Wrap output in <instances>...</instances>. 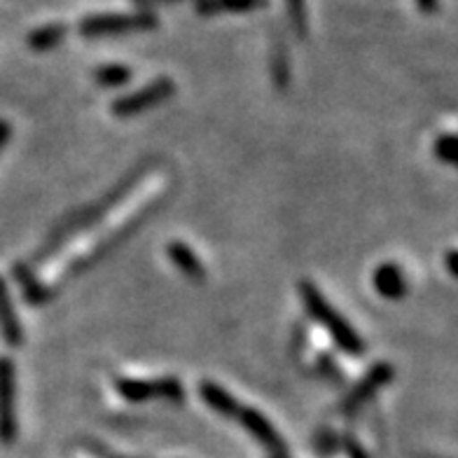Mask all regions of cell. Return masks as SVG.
Masks as SVG:
<instances>
[{
  "label": "cell",
  "instance_id": "44dd1931",
  "mask_svg": "<svg viewBox=\"0 0 458 458\" xmlns=\"http://www.w3.org/2000/svg\"><path fill=\"white\" fill-rule=\"evenodd\" d=\"M320 368L326 369V372H323V374H327V377H330L332 381H342V372H339L337 362L332 360L330 356L320 358Z\"/></svg>",
  "mask_w": 458,
  "mask_h": 458
},
{
  "label": "cell",
  "instance_id": "277c9868",
  "mask_svg": "<svg viewBox=\"0 0 458 458\" xmlns=\"http://www.w3.org/2000/svg\"><path fill=\"white\" fill-rule=\"evenodd\" d=\"M174 94L175 82L171 78L150 80V82L140 87V89L129 91L124 97L114 98L110 110H113L114 117L129 120V117H139V114L148 113V110L157 108V106L166 103L169 98H174Z\"/></svg>",
  "mask_w": 458,
  "mask_h": 458
},
{
  "label": "cell",
  "instance_id": "9c48e42d",
  "mask_svg": "<svg viewBox=\"0 0 458 458\" xmlns=\"http://www.w3.org/2000/svg\"><path fill=\"white\" fill-rule=\"evenodd\" d=\"M0 335H3V342L13 349L21 346L24 342V327H21L13 295H10V288L3 276H0Z\"/></svg>",
  "mask_w": 458,
  "mask_h": 458
},
{
  "label": "cell",
  "instance_id": "d6986e66",
  "mask_svg": "<svg viewBox=\"0 0 458 458\" xmlns=\"http://www.w3.org/2000/svg\"><path fill=\"white\" fill-rule=\"evenodd\" d=\"M435 157L440 159L445 164H456V136L454 133H442L440 139L435 140Z\"/></svg>",
  "mask_w": 458,
  "mask_h": 458
},
{
  "label": "cell",
  "instance_id": "d4e9b609",
  "mask_svg": "<svg viewBox=\"0 0 458 458\" xmlns=\"http://www.w3.org/2000/svg\"><path fill=\"white\" fill-rule=\"evenodd\" d=\"M278 458H281V456H278Z\"/></svg>",
  "mask_w": 458,
  "mask_h": 458
},
{
  "label": "cell",
  "instance_id": "4fadbf2b",
  "mask_svg": "<svg viewBox=\"0 0 458 458\" xmlns=\"http://www.w3.org/2000/svg\"><path fill=\"white\" fill-rule=\"evenodd\" d=\"M166 255H169V259L174 262L175 269L185 274L190 281H194V284H204L206 267L201 265L199 255L194 253L187 243L171 242L169 246H166Z\"/></svg>",
  "mask_w": 458,
  "mask_h": 458
},
{
  "label": "cell",
  "instance_id": "7c38bea8",
  "mask_svg": "<svg viewBox=\"0 0 458 458\" xmlns=\"http://www.w3.org/2000/svg\"><path fill=\"white\" fill-rule=\"evenodd\" d=\"M199 395L201 400L208 404V410L225 416V419H239V414H242L243 410L242 403H239L232 393L225 391L220 384H216V381H201Z\"/></svg>",
  "mask_w": 458,
  "mask_h": 458
},
{
  "label": "cell",
  "instance_id": "5bb4252c",
  "mask_svg": "<svg viewBox=\"0 0 458 458\" xmlns=\"http://www.w3.org/2000/svg\"><path fill=\"white\" fill-rule=\"evenodd\" d=\"M114 391L122 400H127L131 404L148 403V400L159 398V379H133V377H120L114 379Z\"/></svg>",
  "mask_w": 458,
  "mask_h": 458
},
{
  "label": "cell",
  "instance_id": "cb8c5ba5",
  "mask_svg": "<svg viewBox=\"0 0 458 458\" xmlns=\"http://www.w3.org/2000/svg\"><path fill=\"white\" fill-rule=\"evenodd\" d=\"M416 5L421 7L423 13H433L435 7H437V0H416Z\"/></svg>",
  "mask_w": 458,
  "mask_h": 458
},
{
  "label": "cell",
  "instance_id": "3957f363",
  "mask_svg": "<svg viewBox=\"0 0 458 458\" xmlns=\"http://www.w3.org/2000/svg\"><path fill=\"white\" fill-rule=\"evenodd\" d=\"M157 17L152 13H110L91 14L80 21V33L85 38L120 36V33H139V30L157 29Z\"/></svg>",
  "mask_w": 458,
  "mask_h": 458
},
{
  "label": "cell",
  "instance_id": "2e32d148",
  "mask_svg": "<svg viewBox=\"0 0 458 458\" xmlns=\"http://www.w3.org/2000/svg\"><path fill=\"white\" fill-rule=\"evenodd\" d=\"M68 29L64 24H45L40 29L30 30L29 33V47L36 49V52H47V49H55L56 45L64 43Z\"/></svg>",
  "mask_w": 458,
  "mask_h": 458
},
{
  "label": "cell",
  "instance_id": "e0dca14e",
  "mask_svg": "<svg viewBox=\"0 0 458 458\" xmlns=\"http://www.w3.org/2000/svg\"><path fill=\"white\" fill-rule=\"evenodd\" d=\"M131 68L122 66V64H106V66H98L94 71V80H97L98 87H106V89H120V87L129 85L131 82Z\"/></svg>",
  "mask_w": 458,
  "mask_h": 458
},
{
  "label": "cell",
  "instance_id": "6da1fadb",
  "mask_svg": "<svg viewBox=\"0 0 458 458\" xmlns=\"http://www.w3.org/2000/svg\"><path fill=\"white\" fill-rule=\"evenodd\" d=\"M148 174V164H139L136 169L131 171V174H127V178L124 181H120L117 185L110 190L103 199H98L97 204L89 206V208H82V211L72 213L68 220H64V223L59 225V227L52 232V236H49L47 242L43 243V248L36 253V262H45V259L49 258V255H55L56 250H59L64 243L71 239V236H75L78 232H85V229L94 227V225L101 220V217L108 216L113 208H117V204H122V201L127 199L129 194H131V190L136 185H139V181L143 178V175Z\"/></svg>",
  "mask_w": 458,
  "mask_h": 458
},
{
  "label": "cell",
  "instance_id": "7402d4cb",
  "mask_svg": "<svg viewBox=\"0 0 458 458\" xmlns=\"http://www.w3.org/2000/svg\"><path fill=\"white\" fill-rule=\"evenodd\" d=\"M10 139H13V124L7 120H0V152L10 143Z\"/></svg>",
  "mask_w": 458,
  "mask_h": 458
},
{
  "label": "cell",
  "instance_id": "9a60e30c",
  "mask_svg": "<svg viewBox=\"0 0 458 458\" xmlns=\"http://www.w3.org/2000/svg\"><path fill=\"white\" fill-rule=\"evenodd\" d=\"M269 0H199L197 3V10L201 14H217V13H253V10H259L265 7Z\"/></svg>",
  "mask_w": 458,
  "mask_h": 458
},
{
  "label": "cell",
  "instance_id": "ac0fdd59",
  "mask_svg": "<svg viewBox=\"0 0 458 458\" xmlns=\"http://www.w3.org/2000/svg\"><path fill=\"white\" fill-rule=\"evenodd\" d=\"M285 10H288L290 24L295 29L300 38L309 36V14H307V0H284Z\"/></svg>",
  "mask_w": 458,
  "mask_h": 458
},
{
  "label": "cell",
  "instance_id": "8992f818",
  "mask_svg": "<svg viewBox=\"0 0 458 458\" xmlns=\"http://www.w3.org/2000/svg\"><path fill=\"white\" fill-rule=\"evenodd\" d=\"M159 204H162V199H159V201H152V204L148 206V208H143V211L136 213V216H133L131 220H129V223H124V225H122V227H117V229H114V232H110V234L106 236V239H103V242L98 243L97 248H91V250L85 255V258H80L78 262H75V265L71 267V274H72V276H75V274L87 272L89 267L97 265L98 259H103V255L113 253L114 248L122 246V243L127 242L129 236H131L133 232H136V229H139V227H143L145 220H148V217H150L152 213L157 211Z\"/></svg>",
  "mask_w": 458,
  "mask_h": 458
},
{
  "label": "cell",
  "instance_id": "7a4b0ae2",
  "mask_svg": "<svg viewBox=\"0 0 458 458\" xmlns=\"http://www.w3.org/2000/svg\"><path fill=\"white\" fill-rule=\"evenodd\" d=\"M300 295H301V304H304V309H307V314L311 316V318H314L316 323L327 332V335H330V339L335 342V346H337L342 353L353 358L365 353L368 346H365V342H362V337L358 335L356 327L351 326L349 320L344 318L337 309L332 307L330 301L323 297V293H320L311 281H301Z\"/></svg>",
  "mask_w": 458,
  "mask_h": 458
},
{
  "label": "cell",
  "instance_id": "ba28073f",
  "mask_svg": "<svg viewBox=\"0 0 458 458\" xmlns=\"http://www.w3.org/2000/svg\"><path fill=\"white\" fill-rule=\"evenodd\" d=\"M372 285L377 295L388 301H400L407 295V278L395 262H381L372 274Z\"/></svg>",
  "mask_w": 458,
  "mask_h": 458
},
{
  "label": "cell",
  "instance_id": "5b68a950",
  "mask_svg": "<svg viewBox=\"0 0 458 458\" xmlns=\"http://www.w3.org/2000/svg\"><path fill=\"white\" fill-rule=\"evenodd\" d=\"M17 440V365L13 358L0 356V442Z\"/></svg>",
  "mask_w": 458,
  "mask_h": 458
},
{
  "label": "cell",
  "instance_id": "30bf717a",
  "mask_svg": "<svg viewBox=\"0 0 458 458\" xmlns=\"http://www.w3.org/2000/svg\"><path fill=\"white\" fill-rule=\"evenodd\" d=\"M239 419H242L243 428L253 435L259 445L267 446L269 452H276V454L284 452V440H281V435L276 433V428H274L272 423L267 421L265 414H259V411L253 410V407H243Z\"/></svg>",
  "mask_w": 458,
  "mask_h": 458
},
{
  "label": "cell",
  "instance_id": "8fae6325",
  "mask_svg": "<svg viewBox=\"0 0 458 458\" xmlns=\"http://www.w3.org/2000/svg\"><path fill=\"white\" fill-rule=\"evenodd\" d=\"M13 274L26 304H30V307H40V304H47V301L52 300V290L33 274L30 265L17 262V265L13 267Z\"/></svg>",
  "mask_w": 458,
  "mask_h": 458
},
{
  "label": "cell",
  "instance_id": "603a6c76",
  "mask_svg": "<svg viewBox=\"0 0 458 458\" xmlns=\"http://www.w3.org/2000/svg\"><path fill=\"white\" fill-rule=\"evenodd\" d=\"M458 255L456 250H449V255H446V267H449V274H452L454 278H458Z\"/></svg>",
  "mask_w": 458,
  "mask_h": 458
},
{
  "label": "cell",
  "instance_id": "ffe728a7",
  "mask_svg": "<svg viewBox=\"0 0 458 458\" xmlns=\"http://www.w3.org/2000/svg\"><path fill=\"white\" fill-rule=\"evenodd\" d=\"M272 71H274V78H276V85L281 89H285L290 82V64H288V56L281 47L276 49V55H274V64H272Z\"/></svg>",
  "mask_w": 458,
  "mask_h": 458
},
{
  "label": "cell",
  "instance_id": "52a82bcc",
  "mask_svg": "<svg viewBox=\"0 0 458 458\" xmlns=\"http://www.w3.org/2000/svg\"><path fill=\"white\" fill-rule=\"evenodd\" d=\"M395 377V368H393L391 362L381 360L374 362L369 372L358 381L356 386L351 388L342 400V411L344 414H356L360 410L362 404H368L369 400H374V395L381 391V388H386L388 384Z\"/></svg>",
  "mask_w": 458,
  "mask_h": 458
}]
</instances>
